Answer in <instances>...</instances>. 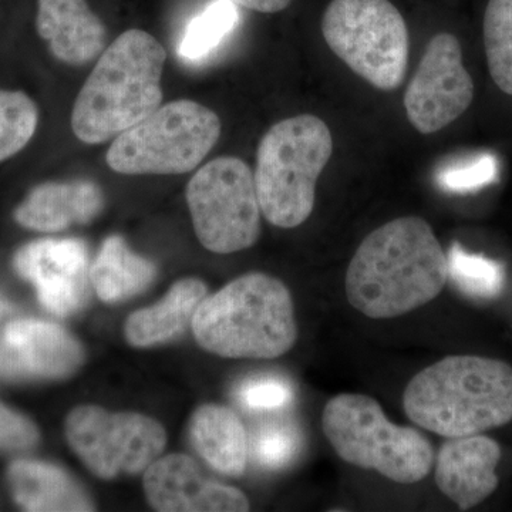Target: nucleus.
Wrapping results in <instances>:
<instances>
[{"label": "nucleus", "instance_id": "20e7f679", "mask_svg": "<svg viewBox=\"0 0 512 512\" xmlns=\"http://www.w3.org/2000/svg\"><path fill=\"white\" fill-rule=\"evenodd\" d=\"M191 325L202 349L228 359H276L298 339L291 292L261 272L205 296Z\"/></svg>", "mask_w": 512, "mask_h": 512}, {"label": "nucleus", "instance_id": "6e6552de", "mask_svg": "<svg viewBox=\"0 0 512 512\" xmlns=\"http://www.w3.org/2000/svg\"><path fill=\"white\" fill-rule=\"evenodd\" d=\"M326 43L376 89L402 86L409 64V30L390 0H332L323 13Z\"/></svg>", "mask_w": 512, "mask_h": 512}, {"label": "nucleus", "instance_id": "9b49d317", "mask_svg": "<svg viewBox=\"0 0 512 512\" xmlns=\"http://www.w3.org/2000/svg\"><path fill=\"white\" fill-rule=\"evenodd\" d=\"M474 82L463 63L456 36L439 33L430 40L404 96L407 119L421 134H433L466 113Z\"/></svg>", "mask_w": 512, "mask_h": 512}, {"label": "nucleus", "instance_id": "5701e85b", "mask_svg": "<svg viewBox=\"0 0 512 512\" xmlns=\"http://www.w3.org/2000/svg\"><path fill=\"white\" fill-rule=\"evenodd\" d=\"M448 278L470 298L490 301L503 292L504 266L483 255L470 254L453 244L447 256Z\"/></svg>", "mask_w": 512, "mask_h": 512}, {"label": "nucleus", "instance_id": "1a4fd4ad", "mask_svg": "<svg viewBox=\"0 0 512 512\" xmlns=\"http://www.w3.org/2000/svg\"><path fill=\"white\" fill-rule=\"evenodd\" d=\"M187 204L201 245L214 254L251 248L261 235V204L249 165L218 157L202 165L187 185Z\"/></svg>", "mask_w": 512, "mask_h": 512}, {"label": "nucleus", "instance_id": "f8f14e48", "mask_svg": "<svg viewBox=\"0 0 512 512\" xmlns=\"http://www.w3.org/2000/svg\"><path fill=\"white\" fill-rule=\"evenodd\" d=\"M15 269L36 286L39 301L57 316L79 311L87 296L89 254L80 239H39L19 249Z\"/></svg>", "mask_w": 512, "mask_h": 512}, {"label": "nucleus", "instance_id": "f3484780", "mask_svg": "<svg viewBox=\"0 0 512 512\" xmlns=\"http://www.w3.org/2000/svg\"><path fill=\"white\" fill-rule=\"evenodd\" d=\"M103 205V191L93 181H50L26 195L15 210V220L20 227L50 234L87 224Z\"/></svg>", "mask_w": 512, "mask_h": 512}, {"label": "nucleus", "instance_id": "7c9ffc66", "mask_svg": "<svg viewBox=\"0 0 512 512\" xmlns=\"http://www.w3.org/2000/svg\"><path fill=\"white\" fill-rule=\"evenodd\" d=\"M12 305L5 298L0 296V316L9 315L12 312Z\"/></svg>", "mask_w": 512, "mask_h": 512}, {"label": "nucleus", "instance_id": "4be33fe9", "mask_svg": "<svg viewBox=\"0 0 512 512\" xmlns=\"http://www.w3.org/2000/svg\"><path fill=\"white\" fill-rule=\"evenodd\" d=\"M238 22L237 3L232 0H214L188 23L178 53L190 62L204 59L221 45Z\"/></svg>", "mask_w": 512, "mask_h": 512}, {"label": "nucleus", "instance_id": "2eb2a0df", "mask_svg": "<svg viewBox=\"0 0 512 512\" xmlns=\"http://www.w3.org/2000/svg\"><path fill=\"white\" fill-rule=\"evenodd\" d=\"M501 456L500 444L483 434L448 439L437 456V487L461 511L470 510L500 485L497 466Z\"/></svg>", "mask_w": 512, "mask_h": 512}, {"label": "nucleus", "instance_id": "0eeeda50", "mask_svg": "<svg viewBox=\"0 0 512 512\" xmlns=\"http://www.w3.org/2000/svg\"><path fill=\"white\" fill-rule=\"evenodd\" d=\"M220 136L221 120L214 111L197 101L175 100L114 138L106 161L126 175L190 173Z\"/></svg>", "mask_w": 512, "mask_h": 512}, {"label": "nucleus", "instance_id": "c85d7f7f", "mask_svg": "<svg viewBox=\"0 0 512 512\" xmlns=\"http://www.w3.org/2000/svg\"><path fill=\"white\" fill-rule=\"evenodd\" d=\"M40 433L28 417L0 402V450L25 451L37 446Z\"/></svg>", "mask_w": 512, "mask_h": 512}, {"label": "nucleus", "instance_id": "39448f33", "mask_svg": "<svg viewBox=\"0 0 512 512\" xmlns=\"http://www.w3.org/2000/svg\"><path fill=\"white\" fill-rule=\"evenodd\" d=\"M333 153L328 124L312 114L289 117L259 141L254 173L261 211L279 228H296L311 217L316 183Z\"/></svg>", "mask_w": 512, "mask_h": 512}, {"label": "nucleus", "instance_id": "a211bd4d", "mask_svg": "<svg viewBox=\"0 0 512 512\" xmlns=\"http://www.w3.org/2000/svg\"><path fill=\"white\" fill-rule=\"evenodd\" d=\"M191 443L202 460L228 477L247 470L249 439L237 413L220 404H204L191 419Z\"/></svg>", "mask_w": 512, "mask_h": 512}, {"label": "nucleus", "instance_id": "dca6fc26", "mask_svg": "<svg viewBox=\"0 0 512 512\" xmlns=\"http://www.w3.org/2000/svg\"><path fill=\"white\" fill-rule=\"evenodd\" d=\"M36 29L50 53L69 66H86L107 47L106 26L87 0H37Z\"/></svg>", "mask_w": 512, "mask_h": 512}, {"label": "nucleus", "instance_id": "9d476101", "mask_svg": "<svg viewBox=\"0 0 512 512\" xmlns=\"http://www.w3.org/2000/svg\"><path fill=\"white\" fill-rule=\"evenodd\" d=\"M64 430L84 466L103 480L146 471L167 443L164 427L151 417L109 413L92 404L73 409Z\"/></svg>", "mask_w": 512, "mask_h": 512}, {"label": "nucleus", "instance_id": "6ab92c4d", "mask_svg": "<svg viewBox=\"0 0 512 512\" xmlns=\"http://www.w3.org/2000/svg\"><path fill=\"white\" fill-rule=\"evenodd\" d=\"M10 491L26 511L84 512L94 505L82 487L62 468L40 461L20 460L9 467Z\"/></svg>", "mask_w": 512, "mask_h": 512}, {"label": "nucleus", "instance_id": "cd10ccee", "mask_svg": "<svg viewBox=\"0 0 512 512\" xmlns=\"http://www.w3.org/2000/svg\"><path fill=\"white\" fill-rule=\"evenodd\" d=\"M497 175V158L493 154H481L466 163L444 168L439 174V183L447 191L471 192L494 183Z\"/></svg>", "mask_w": 512, "mask_h": 512}, {"label": "nucleus", "instance_id": "a878e982", "mask_svg": "<svg viewBox=\"0 0 512 512\" xmlns=\"http://www.w3.org/2000/svg\"><path fill=\"white\" fill-rule=\"evenodd\" d=\"M301 437L295 427L284 423H272L256 431L249 450L256 463L268 470H279L295 460Z\"/></svg>", "mask_w": 512, "mask_h": 512}, {"label": "nucleus", "instance_id": "7ed1b4c3", "mask_svg": "<svg viewBox=\"0 0 512 512\" xmlns=\"http://www.w3.org/2000/svg\"><path fill=\"white\" fill-rule=\"evenodd\" d=\"M167 52L150 33L130 29L106 47L77 94L74 136L84 144L114 140L163 103Z\"/></svg>", "mask_w": 512, "mask_h": 512}, {"label": "nucleus", "instance_id": "ddd939ff", "mask_svg": "<svg viewBox=\"0 0 512 512\" xmlns=\"http://www.w3.org/2000/svg\"><path fill=\"white\" fill-rule=\"evenodd\" d=\"M83 360L82 345L67 330L42 320H15L0 340V376L6 379H62Z\"/></svg>", "mask_w": 512, "mask_h": 512}, {"label": "nucleus", "instance_id": "aec40b11", "mask_svg": "<svg viewBox=\"0 0 512 512\" xmlns=\"http://www.w3.org/2000/svg\"><path fill=\"white\" fill-rule=\"evenodd\" d=\"M207 286L197 278L181 279L151 308L134 312L126 322V338L134 348L168 342L191 325Z\"/></svg>", "mask_w": 512, "mask_h": 512}, {"label": "nucleus", "instance_id": "f03ea898", "mask_svg": "<svg viewBox=\"0 0 512 512\" xmlns=\"http://www.w3.org/2000/svg\"><path fill=\"white\" fill-rule=\"evenodd\" d=\"M407 417L446 439L512 421V366L483 356H447L421 370L403 394Z\"/></svg>", "mask_w": 512, "mask_h": 512}, {"label": "nucleus", "instance_id": "bb28decb", "mask_svg": "<svg viewBox=\"0 0 512 512\" xmlns=\"http://www.w3.org/2000/svg\"><path fill=\"white\" fill-rule=\"evenodd\" d=\"M292 384L278 376H259L245 380L237 390V399L252 412L284 409L293 402Z\"/></svg>", "mask_w": 512, "mask_h": 512}, {"label": "nucleus", "instance_id": "f257e3e1", "mask_svg": "<svg viewBox=\"0 0 512 512\" xmlns=\"http://www.w3.org/2000/svg\"><path fill=\"white\" fill-rule=\"evenodd\" d=\"M447 279V255L429 222L397 218L356 249L346 272V296L367 318L392 319L434 301Z\"/></svg>", "mask_w": 512, "mask_h": 512}, {"label": "nucleus", "instance_id": "423d86ee", "mask_svg": "<svg viewBox=\"0 0 512 512\" xmlns=\"http://www.w3.org/2000/svg\"><path fill=\"white\" fill-rule=\"evenodd\" d=\"M322 427L343 461L394 483H419L433 467L430 440L413 427L392 423L380 403L365 394L342 393L330 399Z\"/></svg>", "mask_w": 512, "mask_h": 512}, {"label": "nucleus", "instance_id": "412c9836", "mask_svg": "<svg viewBox=\"0 0 512 512\" xmlns=\"http://www.w3.org/2000/svg\"><path fill=\"white\" fill-rule=\"evenodd\" d=\"M153 262L134 254L123 238L113 235L104 241L90 269V281L101 301L114 303L131 298L156 279Z\"/></svg>", "mask_w": 512, "mask_h": 512}, {"label": "nucleus", "instance_id": "393cba45", "mask_svg": "<svg viewBox=\"0 0 512 512\" xmlns=\"http://www.w3.org/2000/svg\"><path fill=\"white\" fill-rule=\"evenodd\" d=\"M37 124L39 109L28 94L0 90V163L28 146Z\"/></svg>", "mask_w": 512, "mask_h": 512}, {"label": "nucleus", "instance_id": "c756f323", "mask_svg": "<svg viewBox=\"0 0 512 512\" xmlns=\"http://www.w3.org/2000/svg\"><path fill=\"white\" fill-rule=\"evenodd\" d=\"M232 2L255 12L278 13L288 8L292 0H232Z\"/></svg>", "mask_w": 512, "mask_h": 512}, {"label": "nucleus", "instance_id": "b1692460", "mask_svg": "<svg viewBox=\"0 0 512 512\" xmlns=\"http://www.w3.org/2000/svg\"><path fill=\"white\" fill-rule=\"evenodd\" d=\"M488 70L498 89L512 96V0H490L484 15Z\"/></svg>", "mask_w": 512, "mask_h": 512}, {"label": "nucleus", "instance_id": "4468645a", "mask_svg": "<svg viewBox=\"0 0 512 512\" xmlns=\"http://www.w3.org/2000/svg\"><path fill=\"white\" fill-rule=\"evenodd\" d=\"M151 507L163 512H245L247 495L238 488L208 480L184 454L157 458L144 474Z\"/></svg>", "mask_w": 512, "mask_h": 512}]
</instances>
